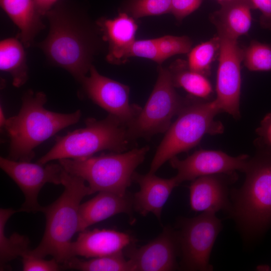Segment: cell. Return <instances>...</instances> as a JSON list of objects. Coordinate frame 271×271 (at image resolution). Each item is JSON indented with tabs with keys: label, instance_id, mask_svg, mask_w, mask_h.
I'll use <instances>...</instances> for the list:
<instances>
[{
	"label": "cell",
	"instance_id": "2e32d148",
	"mask_svg": "<svg viewBox=\"0 0 271 271\" xmlns=\"http://www.w3.org/2000/svg\"><path fill=\"white\" fill-rule=\"evenodd\" d=\"M79 233L76 240L71 243L70 258L74 256L90 258L112 254L122 251L132 241L128 234L112 229H86Z\"/></svg>",
	"mask_w": 271,
	"mask_h": 271
},
{
	"label": "cell",
	"instance_id": "30bf717a",
	"mask_svg": "<svg viewBox=\"0 0 271 271\" xmlns=\"http://www.w3.org/2000/svg\"><path fill=\"white\" fill-rule=\"evenodd\" d=\"M220 39L218 67L214 99L221 112H226L235 119L239 118L241 93V63L244 48L237 39L217 30Z\"/></svg>",
	"mask_w": 271,
	"mask_h": 271
},
{
	"label": "cell",
	"instance_id": "f1b7e54d",
	"mask_svg": "<svg viewBox=\"0 0 271 271\" xmlns=\"http://www.w3.org/2000/svg\"><path fill=\"white\" fill-rule=\"evenodd\" d=\"M157 39L158 50L164 61L174 55L188 53L192 49L193 43L186 36L166 35Z\"/></svg>",
	"mask_w": 271,
	"mask_h": 271
},
{
	"label": "cell",
	"instance_id": "4dcf8cb0",
	"mask_svg": "<svg viewBox=\"0 0 271 271\" xmlns=\"http://www.w3.org/2000/svg\"><path fill=\"white\" fill-rule=\"evenodd\" d=\"M22 269L24 271H57L62 269L59 263L54 258L46 260L29 253L22 257Z\"/></svg>",
	"mask_w": 271,
	"mask_h": 271
},
{
	"label": "cell",
	"instance_id": "4316f807",
	"mask_svg": "<svg viewBox=\"0 0 271 271\" xmlns=\"http://www.w3.org/2000/svg\"><path fill=\"white\" fill-rule=\"evenodd\" d=\"M171 0H124L120 12L133 19L171 13Z\"/></svg>",
	"mask_w": 271,
	"mask_h": 271
},
{
	"label": "cell",
	"instance_id": "5b68a950",
	"mask_svg": "<svg viewBox=\"0 0 271 271\" xmlns=\"http://www.w3.org/2000/svg\"><path fill=\"white\" fill-rule=\"evenodd\" d=\"M220 112L214 100L207 102L187 98L176 119L165 132L151 162L149 172L155 174L166 162L197 146L204 136L223 132L222 123L215 120Z\"/></svg>",
	"mask_w": 271,
	"mask_h": 271
},
{
	"label": "cell",
	"instance_id": "9c48e42d",
	"mask_svg": "<svg viewBox=\"0 0 271 271\" xmlns=\"http://www.w3.org/2000/svg\"><path fill=\"white\" fill-rule=\"evenodd\" d=\"M221 221L212 212L184 219L178 233L182 268L187 270H213L210 254L221 229Z\"/></svg>",
	"mask_w": 271,
	"mask_h": 271
},
{
	"label": "cell",
	"instance_id": "e575fe53",
	"mask_svg": "<svg viewBox=\"0 0 271 271\" xmlns=\"http://www.w3.org/2000/svg\"><path fill=\"white\" fill-rule=\"evenodd\" d=\"M37 9L43 16H45L59 0H34Z\"/></svg>",
	"mask_w": 271,
	"mask_h": 271
},
{
	"label": "cell",
	"instance_id": "7a4b0ae2",
	"mask_svg": "<svg viewBox=\"0 0 271 271\" xmlns=\"http://www.w3.org/2000/svg\"><path fill=\"white\" fill-rule=\"evenodd\" d=\"M46 101L42 91L29 90L24 93L19 112L7 118L3 128L10 140L8 158L31 162L38 146L79 120L80 110L69 113L54 112L44 107Z\"/></svg>",
	"mask_w": 271,
	"mask_h": 271
},
{
	"label": "cell",
	"instance_id": "3957f363",
	"mask_svg": "<svg viewBox=\"0 0 271 271\" xmlns=\"http://www.w3.org/2000/svg\"><path fill=\"white\" fill-rule=\"evenodd\" d=\"M61 185L64 187L62 194L52 203L42 208L41 212L46 218L44 233L39 245L29 253L42 258L51 255L63 264L70 258L72 239L78 232L81 200L92 192L83 179L64 169Z\"/></svg>",
	"mask_w": 271,
	"mask_h": 271
},
{
	"label": "cell",
	"instance_id": "5bb4252c",
	"mask_svg": "<svg viewBox=\"0 0 271 271\" xmlns=\"http://www.w3.org/2000/svg\"><path fill=\"white\" fill-rule=\"evenodd\" d=\"M179 252L178 233L167 226L158 237L140 248L129 249L126 255L133 271H170L177 268Z\"/></svg>",
	"mask_w": 271,
	"mask_h": 271
},
{
	"label": "cell",
	"instance_id": "7c38bea8",
	"mask_svg": "<svg viewBox=\"0 0 271 271\" xmlns=\"http://www.w3.org/2000/svg\"><path fill=\"white\" fill-rule=\"evenodd\" d=\"M89 73L80 81L86 95L94 103L127 126L142 109L129 102V87L101 75L93 65Z\"/></svg>",
	"mask_w": 271,
	"mask_h": 271
},
{
	"label": "cell",
	"instance_id": "1f68e13d",
	"mask_svg": "<svg viewBox=\"0 0 271 271\" xmlns=\"http://www.w3.org/2000/svg\"><path fill=\"white\" fill-rule=\"evenodd\" d=\"M203 0H171V11L175 19L181 21L197 10Z\"/></svg>",
	"mask_w": 271,
	"mask_h": 271
},
{
	"label": "cell",
	"instance_id": "cb8c5ba5",
	"mask_svg": "<svg viewBox=\"0 0 271 271\" xmlns=\"http://www.w3.org/2000/svg\"><path fill=\"white\" fill-rule=\"evenodd\" d=\"M18 212L12 208L0 209V266L2 270L6 264L18 257H22L28 253L30 240L28 237L14 232L7 237L5 233L6 223L14 213Z\"/></svg>",
	"mask_w": 271,
	"mask_h": 271
},
{
	"label": "cell",
	"instance_id": "d6a6232c",
	"mask_svg": "<svg viewBox=\"0 0 271 271\" xmlns=\"http://www.w3.org/2000/svg\"><path fill=\"white\" fill-rule=\"evenodd\" d=\"M256 132L258 136L255 143L257 148L271 151V113L263 117Z\"/></svg>",
	"mask_w": 271,
	"mask_h": 271
},
{
	"label": "cell",
	"instance_id": "44dd1931",
	"mask_svg": "<svg viewBox=\"0 0 271 271\" xmlns=\"http://www.w3.org/2000/svg\"><path fill=\"white\" fill-rule=\"evenodd\" d=\"M1 7L20 30L19 38L26 47L44 28L34 0H0Z\"/></svg>",
	"mask_w": 271,
	"mask_h": 271
},
{
	"label": "cell",
	"instance_id": "603a6c76",
	"mask_svg": "<svg viewBox=\"0 0 271 271\" xmlns=\"http://www.w3.org/2000/svg\"><path fill=\"white\" fill-rule=\"evenodd\" d=\"M175 87H181L191 96L207 99L213 89L206 76L191 70L187 61L178 59L168 67Z\"/></svg>",
	"mask_w": 271,
	"mask_h": 271
},
{
	"label": "cell",
	"instance_id": "f546056e",
	"mask_svg": "<svg viewBox=\"0 0 271 271\" xmlns=\"http://www.w3.org/2000/svg\"><path fill=\"white\" fill-rule=\"evenodd\" d=\"M131 57L148 59L159 65L164 62L158 50L157 38L135 40L124 52L121 62Z\"/></svg>",
	"mask_w": 271,
	"mask_h": 271
},
{
	"label": "cell",
	"instance_id": "e0dca14e",
	"mask_svg": "<svg viewBox=\"0 0 271 271\" xmlns=\"http://www.w3.org/2000/svg\"><path fill=\"white\" fill-rule=\"evenodd\" d=\"M133 181L140 186L132 197L136 211L144 216L152 213L160 220L165 204L174 188L179 185L175 176L164 179L150 172L145 175L135 172Z\"/></svg>",
	"mask_w": 271,
	"mask_h": 271
},
{
	"label": "cell",
	"instance_id": "8fae6325",
	"mask_svg": "<svg viewBox=\"0 0 271 271\" xmlns=\"http://www.w3.org/2000/svg\"><path fill=\"white\" fill-rule=\"evenodd\" d=\"M0 167L24 195L25 201L18 212H41L43 206L38 198L43 187L46 183L60 185L62 183L63 168L59 163L43 165L1 157Z\"/></svg>",
	"mask_w": 271,
	"mask_h": 271
},
{
	"label": "cell",
	"instance_id": "836d02e7",
	"mask_svg": "<svg viewBox=\"0 0 271 271\" xmlns=\"http://www.w3.org/2000/svg\"><path fill=\"white\" fill-rule=\"evenodd\" d=\"M253 10H258L260 13L259 23L265 29L271 30V0H249Z\"/></svg>",
	"mask_w": 271,
	"mask_h": 271
},
{
	"label": "cell",
	"instance_id": "d590c367",
	"mask_svg": "<svg viewBox=\"0 0 271 271\" xmlns=\"http://www.w3.org/2000/svg\"><path fill=\"white\" fill-rule=\"evenodd\" d=\"M7 118H5V114L3 108L1 106L0 108V125L1 127L4 128L5 124Z\"/></svg>",
	"mask_w": 271,
	"mask_h": 271
},
{
	"label": "cell",
	"instance_id": "8d00e7d4",
	"mask_svg": "<svg viewBox=\"0 0 271 271\" xmlns=\"http://www.w3.org/2000/svg\"><path fill=\"white\" fill-rule=\"evenodd\" d=\"M218 1V2L219 3L220 2H223V1H227V0H217Z\"/></svg>",
	"mask_w": 271,
	"mask_h": 271
},
{
	"label": "cell",
	"instance_id": "4fadbf2b",
	"mask_svg": "<svg viewBox=\"0 0 271 271\" xmlns=\"http://www.w3.org/2000/svg\"><path fill=\"white\" fill-rule=\"evenodd\" d=\"M249 157L231 156L221 151L201 149L183 160L176 156L170 159L171 166L177 171L175 177L179 184L207 175L244 172Z\"/></svg>",
	"mask_w": 271,
	"mask_h": 271
},
{
	"label": "cell",
	"instance_id": "52a82bcc",
	"mask_svg": "<svg viewBox=\"0 0 271 271\" xmlns=\"http://www.w3.org/2000/svg\"><path fill=\"white\" fill-rule=\"evenodd\" d=\"M149 146L122 153L102 154L79 159H63L58 162L68 173L87 183L92 194L109 192L126 194L137 168L143 163Z\"/></svg>",
	"mask_w": 271,
	"mask_h": 271
},
{
	"label": "cell",
	"instance_id": "277c9868",
	"mask_svg": "<svg viewBox=\"0 0 271 271\" xmlns=\"http://www.w3.org/2000/svg\"><path fill=\"white\" fill-rule=\"evenodd\" d=\"M243 172V184L231 193L229 212L245 233L255 234L271 222V151L257 148Z\"/></svg>",
	"mask_w": 271,
	"mask_h": 271
},
{
	"label": "cell",
	"instance_id": "9a60e30c",
	"mask_svg": "<svg viewBox=\"0 0 271 271\" xmlns=\"http://www.w3.org/2000/svg\"><path fill=\"white\" fill-rule=\"evenodd\" d=\"M236 179L234 173L202 176L192 181L189 186L191 209L214 213L220 210L229 212V186Z\"/></svg>",
	"mask_w": 271,
	"mask_h": 271
},
{
	"label": "cell",
	"instance_id": "7402d4cb",
	"mask_svg": "<svg viewBox=\"0 0 271 271\" xmlns=\"http://www.w3.org/2000/svg\"><path fill=\"white\" fill-rule=\"evenodd\" d=\"M21 41L9 38L0 43V69L9 73L14 86L20 87L28 79L26 55Z\"/></svg>",
	"mask_w": 271,
	"mask_h": 271
},
{
	"label": "cell",
	"instance_id": "ac0fdd59",
	"mask_svg": "<svg viewBox=\"0 0 271 271\" xmlns=\"http://www.w3.org/2000/svg\"><path fill=\"white\" fill-rule=\"evenodd\" d=\"M132 197L109 192H99L94 197L81 204L79 209L78 232L94 224L120 213L130 214Z\"/></svg>",
	"mask_w": 271,
	"mask_h": 271
},
{
	"label": "cell",
	"instance_id": "8992f818",
	"mask_svg": "<svg viewBox=\"0 0 271 271\" xmlns=\"http://www.w3.org/2000/svg\"><path fill=\"white\" fill-rule=\"evenodd\" d=\"M131 142L126 125L116 117L109 114L101 120L89 118L84 127L57 137L54 146L37 162L45 165L55 160L86 158L104 150L122 153Z\"/></svg>",
	"mask_w": 271,
	"mask_h": 271
},
{
	"label": "cell",
	"instance_id": "484cf974",
	"mask_svg": "<svg viewBox=\"0 0 271 271\" xmlns=\"http://www.w3.org/2000/svg\"><path fill=\"white\" fill-rule=\"evenodd\" d=\"M219 49L220 39L217 35L192 48L188 53L187 62L189 68L207 76L210 73L212 63L219 55Z\"/></svg>",
	"mask_w": 271,
	"mask_h": 271
},
{
	"label": "cell",
	"instance_id": "d6986e66",
	"mask_svg": "<svg viewBox=\"0 0 271 271\" xmlns=\"http://www.w3.org/2000/svg\"><path fill=\"white\" fill-rule=\"evenodd\" d=\"M96 23L108 45L107 61L119 64L125 50L136 40L138 25L134 19L125 13L120 12L114 19L101 18Z\"/></svg>",
	"mask_w": 271,
	"mask_h": 271
},
{
	"label": "cell",
	"instance_id": "ba28073f",
	"mask_svg": "<svg viewBox=\"0 0 271 271\" xmlns=\"http://www.w3.org/2000/svg\"><path fill=\"white\" fill-rule=\"evenodd\" d=\"M154 89L139 114L127 126L131 141L138 138H150L166 132L186 104L187 98L180 96L175 90L168 68L160 65Z\"/></svg>",
	"mask_w": 271,
	"mask_h": 271
},
{
	"label": "cell",
	"instance_id": "83f0119b",
	"mask_svg": "<svg viewBox=\"0 0 271 271\" xmlns=\"http://www.w3.org/2000/svg\"><path fill=\"white\" fill-rule=\"evenodd\" d=\"M243 64L251 71H271V43L252 40L243 50Z\"/></svg>",
	"mask_w": 271,
	"mask_h": 271
},
{
	"label": "cell",
	"instance_id": "d4e9b609",
	"mask_svg": "<svg viewBox=\"0 0 271 271\" xmlns=\"http://www.w3.org/2000/svg\"><path fill=\"white\" fill-rule=\"evenodd\" d=\"M62 269H73L82 271H133L123 251L100 257L84 259L74 256L62 264Z\"/></svg>",
	"mask_w": 271,
	"mask_h": 271
},
{
	"label": "cell",
	"instance_id": "ffe728a7",
	"mask_svg": "<svg viewBox=\"0 0 271 271\" xmlns=\"http://www.w3.org/2000/svg\"><path fill=\"white\" fill-rule=\"evenodd\" d=\"M219 4L220 8L210 18L216 29L236 39L246 35L251 27V11L253 10L249 0H227Z\"/></svg>",
	"mask_w": 271,
	"mask_h": 271
},
{
	"label": "cell",
	"instance_id": "6da1fadb",
	"mask_svg": "<svg viewBox=\"0 0 271 271\" xmlns=\"http://www.w3.org/2000/svg\"><path fill=\"white\" fill-rule=\"evenodd\" d=\"M45 16L49 32L38 46L51 64L64 69L80 82L105 42L99 27L83 10L62 0Z\"/></svg>",
	"mask_w": 271,
	"mask_h": 271
}]
</instances>
